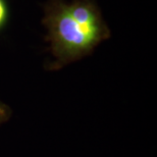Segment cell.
<instances>
[{"label":"cell","mask_w":157,"mask_h":157,"mask_svg":"<svg viewBox=\"0 0 157 157\" xmlns=\"http://www.w3.org/2000/svg\"><path fill=\"white\" fill-rule=\"evenodd\" d=\"M10 117V110L4 103L0 101V124L6 121Z\"/></svg>","instance_id":"3"},{"label":"cell","mask_w":157,"mask_h":157,"mask_svg":"<svg viewBox=\"0 0 157 157\" xmlns=\"http://www.w3.org/2000/svg\"><path fill=\"white\" fill-rule=\"evenodd\" d=\"M43 25L53 65L85 57L111 36L95 0H47Z\"/></svg>","instance_id":"1"},{"label":"cell","mask_w":157,"mask_h":157,"mask_svg":"<svg viewBox=\"0 0 157 157\" xmlns=\"http://www.w3.org/2000/svg\"><path fill=\"white\" fill-rule=\"evenodd\" d=\"M8 6L6 0H0V31L6 26L8 21Z\"/></svg>","instance_id":"2"}]
</instances>
